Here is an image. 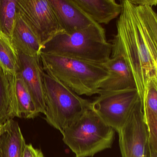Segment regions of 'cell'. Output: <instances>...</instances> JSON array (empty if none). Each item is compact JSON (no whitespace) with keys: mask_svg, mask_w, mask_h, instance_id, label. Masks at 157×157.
I'll return each mask as SVG.
<instances>
[{"mask_svg":"<svg viewBox=\"0 0 157 157\" xmlns=\"http://www.w3.org/2000/svg\"><path fill=\"white\" fill-rule=\"evenodd\" d=\"M111 55H119L128 66L140 101L147 84L157 78V15L153 8L121 0Z\"/></svg>","mask_w":157,"mask_h":157,"instance_id":"1","label":"cell"},{"mask_svg":"<svg viewBox=\"0 0 157 157\" xmlns=\"http://www.w3.org/2000/svg\"><path fill=\"white\" fill-rule=\"evenodd\" d=\"M112 50L105 29L94 23L71 33L59 32L43 45L41 53L103 65L110 58Z\"/></svg>","mask_w":157,"mask_h":157,"instance_id":"2","label":"cell"},{"mask_svg":"<svg viewBox=\"0 0 157 157\" xmlns=\"http://www.w3.org/2000/svg\"><path fill=\"white\" fill-rule=\"evenodd\" d=\"M40 59L46 73L80 96L98 94L100 84L108 77L102 64L42 53Z\"/></svg>","mask_w":157,"mask_h":157,"instance_id":"3","label":"cell"},{"mask_svg":"<svg viewBox=\"0 0 157 157\" xmlns=\"http://www.w3.org/2000/svg\"><path fill=\"white\" fill-rule=\"evenodd\" d=\"M45 119L62 133L86 112L91 101L81 97L57 79L43 72Z\"/></svg>","mask_w":157,"mask_h":157,"instance_id":"4","label":"cell"},{"mask_svg":"<svg viewBox=\"0 0 157 157\" xmlns=\"http://www.w3.org/2000/svg\"><path fill=\"white\" fill-rule=\"evenodd\" d=\"M115 131L89 110L61 134L64 143L76 157H92L112 147Z\"/></svg>","mask_w":157,"mask_h":157,"instance_id":"5","label":"cell"},{"mask_svg":"<svg viewBox=\"0 0 157 157\" xmlns=\"http://www.w3.org/2000/svg\"><path fill=\"white\" fill-rule=\"evenodd\" d=\"M140 100L136 88L116 91L100 90L98 96L91 101V110L117 132Z\"/></svg>","mask_w":157,"mask_h":157,"instance_id":"6","label":"cell"},{"mask_svg":"<svg viewBox=\"0 0 157 157\" xmlns=\"http://www.w3.org/2000/svg\"><path fill=\"white\" fill-rule=\"evenodd\" d=\"M117 133L122 157H151L149 136L140 100Z\"/></svg>","mask_w":157,"mask_h":157,"instance_id":"7","label":"cell"},{"mask_svg":"<svg viewBox=\"0 0 157 157\" xmlns=\"http://www.w3.org/2000/svg\"><path fill=\"white\" fill-rule=\"evenodd\" d=\"M18 9L43 46L61 32L48 0H18Z\"/></svg>","mask_w":157,"mask_h":157,"instance_id":"8","label":"cell"},{"mask_svg":"<svg viewBox=\"0 0 157 157\" xmlns=\"http://www.w3.org/2000/svg\"><path fill=\"white\" fill-rule=\"evenodd\" d=\"M19 52L21 70L17 75L21 78L32 97L37 115L45 114L43 72L40 56L30 57Z\"/></svg>","mask_w":157,"mask_h":157,"instance_id":"9","label":"cell"},{"mask_svg":"<svg viewBox=\"0 0 157 157\" xmlns=\"http://www.w3.org/2000/svg\"><path fill=\"white\" fill-rule=\"evenodd\" d=\"M61 32L71 33L94 22L73 0H48Z\"/></svg>","mask_w":157,"mask_h":157,"instance_id":"10","label":"cell"},{"mask_svg":"<svg viewBox=\"0 0 157 157\" xmlns=\"http://www.w3.org/2000/svg\"><path fill=\"white\" fill-rule=\"evenodd\" d=\"M103 66L108 71V77L101 83L100 90L116 91L136 88L132 73L122 56L111 55Z\"/></svg>","mask_w":157,"mask_h":157,"instance_id":"11","label":"cell"},{"mask_svg":"<svg viewBox=\"0 0 157 157\" xmlns=\"http://www.w3.org/2000/svg\"><path fill=\"white\" fill-rule=\"evenodd\" d=\"M16 75L0 66V125L14 117H19L15 94Z\"/></svg>","mask_w":157,"mask_h":157,"instance_id":"12","label":"cell"},{"mask_svg":"<svg viewBox=\"0 0 157 157\" xmlns=\"http://www.w3.org/2000/svg\"><path fill=\"white\" fill-rule=\"evenodd\" d=\"M94 22L107 25L119 16L121 3L115 0H73Z\"/></svg>","mask_w":157,"mask_h":157,"instance_id":"13","label":"cell"},{"mask_svg":"<svg viewBox=\"0 0 157 157\" xmlns=\"http://www.w3.org/2000/svg\"><path fill=\"white\" fill-rule=\"evenodd\" d=\"M11 39L18 52L28 56H40L43 45L19 12Z\"/></svg>","mask_w":157,"mask_h":157,"instance_id":"14","label":"cell"},{"mask_svg":"<svg viewBox=\"0 0 157 157\" xmlns=\"http://www.w3.org/2000/svg\"><path fill=\"white\" fill-rule=\"evenodd\" d=\"M26 145L17 121L11 119L0 126V157H22Z\"/></svg>","mask_w":157,"mask_h":157,"instance_id":"15","label":"cell"},{"mask_svg":"<svg viewBox=\"0 0 157 157\" xmlns=\"http://www.w3.org/2000/svg\"><path fill=\"white\" fill-rule=\"evenodd\" d=\"M141 104L151 147L157 150V78L148 82Z\"/></svg>","mask_w":157,"mask_h":157,"instance_id":"16","label":"cell"},{"mask_svg":"<svg viewBox=\"0 0 157 157\" xmlns=\"http://www.w3.org/2000/svg\"><path fill=\"white\" fill-rule=\"evenodd\" d=\"M0 66L5 70L17 75L21 70L19 52L11 39L0 32Z\"/></svg>","mask_w":157,"mask_h":157,"instance_id":"17","label":"cell"},{"mask_svg":"<svg viewBox=\"0 0 157 157\" xmlns=\"http://www.w3.org/2000/svg\"><path fill=\"white\" fill-rule=\"evenodd\" d=\"M15 94L19 117L33 118L38 115L29 91L19 75H16Z\"/></svg>","mask_w":157,"mask_h":157,"instance_id":"18","label":"cell"},{"mask_svg":"<svg viewBox=\"0 0 157 157\" xmlns=\"http://www.w3.org/2000/svg\"><path fill=\"white\" fill-rule=\"evenodd\" d=\"M18 12V0H0V32L10 38Z\"/></svg>","mask_w":157,"mask_h":157,"instance_id":"19","label":"cell"},{"mask_svg":"<svg viewBox=\"0 0 157 157\" xmlns=\"http://www.w3.org/2000/svg\"><path fill=\"white\" fill-rule=\"evenodd\" d=\"M22 157H44V156L40 150L35 148L30 144L25 146Z\"/></svg>","mask_w":157,"mask_h":157,"instance_id":"20","label":"cell"},{"mask_svg":"<svg viewBox=\"0 0 157 157\" xmlns=\"http://www.w3.org/2000/svg\"><path fill=\"white\" fill-rule=\"evenodd\" d=\"M133 5L136 6H148L153 7L157 5V0H129Z\"/></svg>","mask_w":157,"mask_h":157,"instance_id":"21","label":"cell"}]
</instances>
